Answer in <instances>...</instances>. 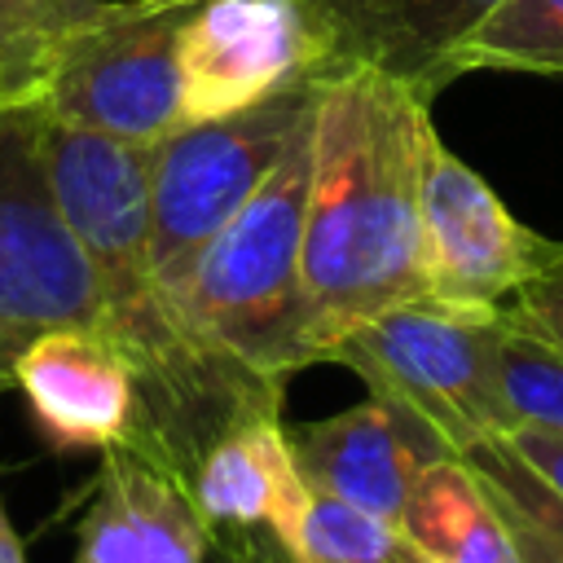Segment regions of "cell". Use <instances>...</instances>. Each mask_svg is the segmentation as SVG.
<instances>
[{
	"label": "cell",
	"mask_w": 563,
	"mask_h": 563,
	"mask_svg": "<svg viewBox=\"0 0 563 563\" xmlns=\"http://www.w3.org/2000/svg\"><path fill=\"white\" fill-rule=\"evenodd\" d=\"M312 123L295 132L264 185L198 255L185 308L246 369L286 387L290 374L317 365L303 303V216L312 176Z\"/></svg>",
	"instance_id": "3"
},
{
	"label": "cell",
	"mask_w": 563,
	"mask_h": 563,
	"mask_svg": "<svg viewBox=\"0 0 563 563\" xmlns=\"http://www.w3.org/2000/svg\"><path fill=\"white\" fill-rule=\"evenodd\" d=\"M501 391L515 427H541L563 435V352L532 339L501 317Z\"/></svg>",
	"instance_id": "19"
},
{
	"label": "cell",
	"mask_w": 563,
	"mask_h": 563,
	"mask_svg": "<svg viewBox=\"0 0 563 563\" xmlns=\"http://www.w3.org/2000/svg\"><path fill=\"white\" fill-rule=\"evenodd\" d=\"M48 325L101 330V299L48 189L40 114L9 110L0 114V330L31 339Z\"/></svg>",
	"instance_id": "7"
},
{
	"label": "cell",
	"mask_w": 563,
	"mask_h": 563,
	"mask_svg": "<svg viewBox=\"0 0 563 563\" xmlns=\"http://www.w3.org/2000/svg\"><path fill=\"white\" fill-rule=\"evenodd\" d=\"M330 53V70L365 66L435 101L457 53L497 0H295Z\"/></svg>",
	"instance_id": "11"
},
{
	"label": "cell",
	"mask_w": 563,
	"mask_h": 563,
	"mask_svg": "<svg viewBox=\"0 0 563 563\" xmlns=\"http://www.w3.org/2000/svg\"><path fill=\"white\" fill-rule=\"evenodd\" d=\"M44 40H22V44H4L0 48V114L9 110H31L35 92H40V75H44Z\"/></svg>",
	"instance_id": "21"
},
{
	"label": "cell",
	"mask_w": 563,
	"mask_h": 563,
	"mask_svg": "<svg viewBox=\"0 0 563 563\" xmlns=\"http://www.w3.org/2000/svg\"><path fill=\"white\" fill-rule=\"evenodd\" d=\"M321 88L325 79H303L242 114L185 123L150 150V260L167 290L185 299L198 255L317 114Z\"/></svg>",
	"instance_id": "6"
},
{
	"label": "cell",
	"mask_w": 563,
	"mask_h": 563,
	"mask_svg": "<svg viewBox=\"0 0 563 563\" xmlns=\"http://www.w3.org/2000/svg\"><path fill=\"white\" fill-rule=\"evenodd\" d=\"M194 4L97 0L44 40V75L31 110L79 132L158 145L185 128L176 35Z\"/></svg>",
	"instance_id": "5"
},
{
	"label": "cell",
	"mask_w": 563,
	"mask_h": 563,
	"mask_svg": "<svg viewBox=\"0 0 563 563\" xmlns=\"http://www.w3.org/2000/svg\"><path fill=\"white\" fill-rule=\"evenodd\" d=\"M501 317L519 330H528L532 339L550 343L554 352H563V242L550 246V255L541 260V268L510 295V303L501 308Z\"/></svg>",
	"instance_id": "20"
},
{
	"label": "cell",
	"mask_w": 563,
	"mask_h": 563,
	"mask_svg": "<svg viewBox=\"0 0 563 563\" xmlns=\"http://www.w3.org/2000/svg\"><path fill=\"white\" fill-rule=\"evenodd\" d=\"M211 528L189 488L132 449H106L75 563H207Z\"/></svg>",
	"instance_id": "13"
},
{
	"label": "cell",
	"mask_w": 563,
	"mask_h": 563,
	"mask_svg": "<svg viewBox=\"0 0 563 563\" xmlns=\"http://www.w3.org/2000/svg\"><path fill=\"white\" fill-rule=\"evenodd\" d=\"M488 488L519 563H563V493L550 488L501 435L462 453Z\"/></svg>",
	"instance_id": "16"
},
{
	"label": "cell",
	"mask_w": 563,
	"mask_h": 563,
	"mask_svg": "<svg viewBox=\"0 0 563 563\" xmlns=\"http://www.w3.org/2000/svg\"><path fill=\"white\" fill-rule=\"evenodd\" d=\"M325 361L356 369L369 396L422 418L457 457L515 427L501 391V312L396 303L352 325Z\"/></svg>",
	"instance_id": "4"
},
{
	"label": "cell",
	"mask_w": 563,
	"mask_h": 563,
	"mask_svg": "<svg viewBox=\"0 0 563 563\" xmlns=\"http://www.w3.org/2000/svg\"><path fill=\"white\" fill-rule=\"evenodd\" d=\"M26 339H18V334H9V330H0V387H9L13 383V361H18V347H22Z\"/></svg>",
	"instance_id": "25"
},
{
	"label": "cell",
	"mask_w": 563,
	"mask_h": 563,
	"mask_svg": "<svg viewBox=\"0 0 563 563\" xmlns=\"http://www.w3.org/2000/svg\"><path fill=\"white\" fill-rule=\"evenodd\" d=\"M418 216L427 299L457 312H501L554 246V238L515 220L493 185L466 167L440 132H431L422 150Z\"/></svg>",
	"instance_id": "8"
},
{
	"label": "cell",
	"mask_w": 563,
	"mask_h": 563,
	"mask_svg": "<svg viewBox=\"0 0 563 563\" xmlns=\"http://www.w3.org/2000/svg\"><path fill=\"white\" fill-rule=\"evenodd\" d=\"M431 132V101L413 88L365 66L325 79L303 216L312 361L352 325L427 299L418 185Z\"/></svg>",
	"instance_id": "2"
},
{
	"label": "cell",
	"mask_w": 563,
	"mask_h": 563,
	"mask_svg": "<svg viewBox=\"0 0 563 563\" xmlns=\"http://www.w3.org/2000/svg\"><path fill=\"white\" fill-rule=\"evenodd\" d=\"M150 150L79 132L40 114V163L53 202L88 255L101 334L136 383L132 453L189 488L220 435L251 418H282L277 383L229 356L167 290L150 260Z\"/></svg>",
	"instance_id": "1"
},
{
	"label": "cell",
	"mask_w": 563,
	"mask_h": 563,
	"mask_svg": "<svg viewBox=\"0 0 563 563\" xmlns=\"http://www.w3.org/2000/svg\"><path fill=\"white\" fill-rule=\"evenodd\" d=\"M457 70L563 75V0H497L466 35Z\"/></svg>",
	"instance_id": "17"
},
{
	"label": "cell",
	"mask_w": 563,
	"mask_h": 563,
	"mask_svg": "<svg viewBox=\"0 0 563 563\" xmlns=\"http://www.w3.org/2000/svg\"><path fill=\"white\" fill-rule=\"evenodd\" d=\"M286 444L308 488L343 497L396 528L418 475L453 453L422 418L383 396L321 422L286 427Z\"/></svg>",
	"instance_id": "10"
},
{
	"label": "cell",
	"mask_w": 563,
	"mask_h": 563,
	"mask_svg": "<svg viewBox=\"0 0 563 563\" xmlns=\"http://www.w3.org/2000/svg\"><path fill=\"white\" fill-rule=\"evenodd\" d=\"M13 383L53 449H132L136 383L97 325L35 330L18 347Z\"/></svg>",
	"instance_id": "12"
},
{
	"label": "cell",
	"mask_w": 563,
	"mask_h": 563,
	"mask_svg": "<svg viewBox=\"0 0 563 563\" xmlns=\"http://www.w3.org/2000/svg\"><path fill=\"white\" fill-rule=\"evenodd\" d=\"M189 497L207 528L268 532L290 550L308 506V484L295 466L282 418H251L220 435L198 462Z\"/></svg>",
	"instance_id": "14"
},
{
	"label": "cell",
	"mask_w": 563,
	"mask_h": 563,
	"mask_svg": "<svg viewBox=\"0 0 563 563\" xmlns=\"http://www.w3.org/2000/svg\"><path fill=\"white\" fill-rule=\"evenodd\" d=\"M66 22H75V18L62 9V0H0V48L53 35Z\"/></svg>",
	"instance_id": "22"
},
{
	"label": "cell",
	"mask_w": 563,
	"mask_h": 563,
	"mask_svg": "<svg viewBox=\"0 0 563 563\" xmlns=\"http://www.w3.org/2000/svg\"><path fill=\"white\" fill-rule=\"evenodd\" d=\"M396 563H427V559H422V554H418V550L405 541V550H400V559H396Z\"/></svg>",
	"instance_id": "27"
},
{
	"label": "cell",
	"mask_w": 563,
	"mask_h": 563,
	"mask_svg": "<svg viewBox=\"0 0 563 563\" xmlns=\"http://www.w3.org/2000/svg\"><path fill=\"white\" fill-rule=\"evenodd\" d=\"M550 488H559L563 493V435H554V431H541V427H528V422H519V427H510L506 435H501Z\"/></svg>",
	"instance_id": "23"
},
{
	"label": "cell",
	"mask_w": 563,
	"mask_h": 563,
	"mask_svg": "<svg viewBox=\"0 0 563 563\" xmlns=\"http://www.w3.org/2000/svg\"><path fill=\"white\" fill-rule=\"evenodd\" d=\"M405 550V537L396 523L308 488V506L290 545L295 563H396Z\"/></svg>",
	"instance_id": "18"
},
{
	"label": "cell",
	"mask_w": 563,
	"mask_h": 563,
	"mask_svg": "<svg viewBox=\"0 0 563 563\" xmlns=\"http://www.w3.org/2000/svg\"><path fill=\"white\" fill-rule=\"evenodd\" d=\"M400 537L427 563H519V550L466 457L431 462L400 515Z\"/></svg>",
	"instance_id": "15"
},
{
	"label": "cell",
	"mask_w": 563,
	"mask_h": 563,
	"mask_svg": "<svg viewBox=\"0 0 563 563\" xmlns=\"http://www.w3.org/2000/svg\"><path fill=\"white\" fill-rule=\"evenodd\" d=\"M330 75V53L295 0H198L176 35L185 123L229 119Z\"/></svg>",
	"instance_id": "9"
},
{
	"label": "cell",
	"mask_w": 563,
	"mask_h": 563,
	"mask_svg": "<svg viewBox=\"0 0 563 563\" xmlns=\"http://www.w3.org/2000/svg\"><path fill=\"white\" fill-rule=\"evenodd\" d=\"M0 563H26V554H22V537L13 532L4 506H0Z\"/></svg>",
	"instance_id": "24"
},
{
	"label": "cell",
	"mask_w": 563,
	"mask_h": 563,
	"mask_svg": "<svg viewBox=\"0 0 563 563\" xmlns=\"http://www.w3.org/2000/svg\"><path fill=\"white\" fill-rule=\"evenodd\" d=\"M92 4H97V0H62V9H66L70 18H79V13H88Z\"/></svg>",
	"instance_id": "26"
}]
</instances>
